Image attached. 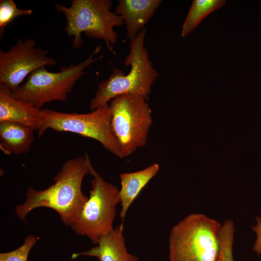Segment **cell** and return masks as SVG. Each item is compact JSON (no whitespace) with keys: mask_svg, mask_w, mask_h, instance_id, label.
<instances>
[{"mask_svg":"<svg viewBox=\"0 0 261 261\" xmlns=\"http://www.w3.org/2000/svg\"><path fill=\"white\" fill-rule=\"evenodd\" d=\"M88 174L85 155L67 160L53 177V184L43 190L28 188L25 202L14 208L17 216L24 220L31 211L47 207L56 211L63 223L70 227L88 199L82 190L83 179Z\"/></svg>","mask_w":261,"mask_h":261,"instance_id":"6da1fadb","label":"cell"},{"mask_svg":"<svg viewBox=\"0 0 261 261\" xmlns=\"http://www.w3.org/2000/svg\"><path fill=\"white\" fill-rule=\"evenodd\" d=\"M145 34L146 29L144 28L130 43V51L124 60L125 67L130 66L129 72L125 75L120 69L112 67L113 72L108 78L98 84V89L90 102L91 111L122 94L137 95L148 101L158 72L145 46Z\"/></svg>","mask_w":261,"mask_h":261,"instance_id":"7a4b0ae2","label":"cell"},{"mask_svg":"<svg viewBox=\"0 0 261 261\" xmlns=\"http://www.w3.org/2000/svg\"><path fill=\"white\" fill-rule=\"evenodd\" d=\"M110 0H72L70 6L59 3L55 5L56 10L65 17L64 28L67 35L73 37L72 46L79 49L83 44L82 33L98 40H102L108 49L114 53L112 45L117 35L114 28L125 24L121 16L111 12Z\"/></svg>","mask_w":261,"mask_h":261,"instance_id":"3957f363","label":"cell"},{"mask_svg":"<svg viewBox=\"0 0 261 261\" xmlns=\"http://www.w3.org/2000/svg\"><path fill=\"white\" fill-rule=\"evenodd\" d=\"M222 224L202 213L191 214L172 228L170 261H216Z\"/></svg>","mask_w":261,"mask_h":261,"instance_id":"277c9868","label":"cell"},{"mask_svg":"<svg viewBox=\"0 0 261 261\" xmlns=\"http://www.w3.org/2000/svg\"><path fill=\"white\" fill-rule=\"evenodd\" d=\"M101 48L97 46L84 61L62 66L58 72L48 71L45 67L35 70L24 84L13 92L14 97L40 109L48 102L66 101L74 85L85 73L86 68L103 58V55L94 57Z\"/></svg>","mask_w":261,"mask_h":261,"instance_id":"5b68a950","label":"cell"},{"mask_svg":"<svg viewBox=\"0 0 261 261\" xmlns=\"http://www.w3.org/2000/svg\"><path fill=\"white\" fill-rule=\"evenodd\" d=\"M89 174L93 176L89 197L77 219L70 226L78 235L87 237L93 244L113 230L116 206L120 203L119 189L105 181L92 166L87 154Z\"/></svg>","mask_w":261,"mask_h":261,"instance_id":"8992f818","label":"cell"},{"mask_svg":"<svg viewBox=\"0 0 261 261\" xmlns=\"http://www.w3.org/2000/svg\"><path fill=\"white\" fill-rule=\"evenodd\" d=\"M68 131L96 140L110 152L122 158L113 131L111 111L107 104L86 114L42 110L38 133L41 136L47 129Z\"/></svg>","mask_w":261,"mask_h":261,"instance_id":"52a82bcc","label":"cell"},{"mask_svg":"<svg viewBox=\"0 0 261 261\" xmlns=\"http://www.w3.org/2000/svg\"><path fill=\"white\" fill-rule=\"evenodd\" d=\"M109 105L112 128L123 158L146 145L152 111L144 97L134 94L117 96Z\"/></svg>","mask_w":261,"mask_h":261,"instance_id":"ba28073f","label":"cell"},{"mask_svg":"<svg viewBox=\"0 0 261 261\" xmlns=\"http://www.w3.org/2000/svg\"><path fill=\"white\" fill-rule=\"evenodd\" d=\"M49 51L36 46L34 39L17 38L8 50H0V83L15 91L21 83L35 70L57 64L47 56Z\"/></svg>","mask_w":261,"mask_h":261,"instance_id":"9c48e42d","label":"cell"},{"mask_svg":"<svg viewBox=\"0 0 261 261\" xmlns=\"http://www.w3.org/2000/svg\"><path fill=\"white\" fill-rule=\"evenodd\" d=\"M41 115V109L16 99L12 90L0 83V122L19 123L38 131Z\"/></svg>","mask_w":261,"mask_h":261,"instance_id":"30bf717a","label":"cell"},{"mask_svg":"<svg viewBox=\"0 0 261 261\" xmlns=\"http://www.w3.org/2000/svg\"><path fill=\"white\" fill-rule=\"evenodd\" d=\"M161 0H119L115 13L126 25L127 35L131 42L154 16Z\"/></svg>","mask_w":261,"mask_h":261,"instance_id":"8fae6325","label":"cell"},{"mask_svg":"<svg viewBox=\"0 0 261 261\" xmlns=\"http://www.w3.org/2000/svg\"><path fill=\"white\" fill-rule=\"evenodd\" d=\"M123 232L122 223L102 237L96 246L88 251L72 254V259L88 256L96 257L99 261H138V258L127 250Z\"/></svg>","mask_w":261,"mask_h":261,"instance_id":"7c38bea8","label":"cell"},{"mask_svg":"<svg viewBox=\"0 0 261 261\" xmlns=\"http://www.w3.org/2000/svg\"><path fill=\"white\" fill-rule=\"evenodd\" d=\"M159 170V165L155 163L143 170L120 174L121 188L119 193L121 208L119 217L122 222L132 203Z\"/></svg>","mask_w":261,"mask_h":261,"instance_id":"4fadbf2b","label":"cell"},{"mask_svg":"<svg viewBox=\"0 0 261 261\" xmlns=\"http://www.w3.org/2000/svg\"><path fill=\"white\" fill-rule=\"evenodd\" d=\"M32 128L10 121L0 122V148L6 155L25 154L34 139Z\"/></svg>","mask_w":261,"mask_h":261,"instance_id":"5bb4252c","label":"cell"},{"mask_svg":"<svg viewBox=\"0 0 261 261\" xmlns=\"http://www.w3.org/2000/svg\"><path fill=\"white\" fill-rule=\"evenodd\" d=\"M225 0H194L183 25L181 36L185 37L191 32L203 19L213 11L222 7Z\"/></svg>","mask_w":261,"mask_h":261,"instance_id":"9a60e30c","label":"cell"},{"mask_svg":"<svg viewBox=\"0 0 261 261\" xmlns=\"http://www.w3.org/2000/svg\"><path fill=\"white\" fill-rule=\"evenodd\" d=\"M234 233L233 221L226 220L220 229L219 248L216 261H234L232 254Z\"/></svg>","mask_w":261,"mask_h":261,"instance_id":"2e32d148","label":"cell"},{"mask_svg":"<svg viewBox=\"0 0 261 261\" xmlns=\"http://www.w3.org/2000/svg\"><path fill=\"white\" fill-rule=\"evenodd\" d=\"M31 9H19L13 0H0V36L1 37L4 29L17 18L32 14Z\"/></svg>","mask_w":261,"mask_h":261,"instance_id":"e0dca14e","label":"cell"},{"mask_svg":"<svg viewBox=\"0 0 261 261\" xmlns=\"http://www.w3.org/2000/svg\"><path fill=\"white\" fill-rule=\"evenodd\" d=\"M34 235H27L23 244L15 250L0 253V261H27L30 249L37 242Z\"/></svg>","mask_w":261,"mask_h":261,"instance_id":"ac0fdd59","label":"cell"},{"mask_svg":"<svg viewBox=\"0 0 261 261\" xmlns=\"http://www.w3.org/2000/svg\"><path fill=\"white\" fill-rule=\"evenodd\" d=\"M257 224L252 226L253 231L257 235L256 240L254 244L253 250L257 255H261V218H256Z\"/></svg>","mask_w":261,"mask_h":261,"instance_id":"d6986e66","label":"cell"}]
</instances>
